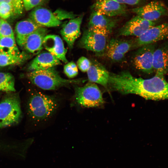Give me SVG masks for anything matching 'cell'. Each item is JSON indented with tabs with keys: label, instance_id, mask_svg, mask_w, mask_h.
Masks as SVG:
<instances>
[{
	"label": "cell",
	"instance_id": "obj_1",
	"mask_svg": "<svg viewBox=\"0 0 168 168\" xmlns=\"http://www.w3.org/2000/svg\"><path fill=\"white\" fill-rule=\"evenodd\" d=\"M108 86L122 94H135L147 100L168 99V82L163 76L156 75L144 79L135 77L127 71L110 73Z\"/></svg>",
	"mask_w": 168,
	"mask_h": 168
},
{
	"label": "cell",
	"instance_id": "obj_2",
	"mask_svg": "<svg viewBox=\"0 0 168 168\" xmlns=\"http://www.w3.org/2000/svg\"><path fill=\"white\" fill-rule=\"evenodd\" d=\"M58 105V101L54 97L36 91L32 93L28 99L27 113L32 120L40 122L52 116Z\"/></svg>",
	"mask_w": 168,
	"mask_h": 168
},
{
	"label": "cell",
	"instance_id": "obj_3",
	"mask_svg": "<svg viewBox=\"0 0 168 168\" xmlns=\"http://www.w3.org/2000/svg\"><path fill=\"white\" fill-rule=\"evenodd\" d=\"M27 77L31 82L45 90H55L71 84L80 83L78 79H66L62 78L54 67L30 72Z\"/></svg>",
	"mask_w": 168,
	"mask_h": 168
},
{
	"label": "cell",
	"instance_id": "obj_4",
	"mask_svg": "<svg viewBox=\"0 0 168 168\" xmlns=\"http://www.w3.org/2000/svg\"><path fill=\"white\" fill-rule=\"evenodd\" d=\"M22 116L19 95L8 93L0 102V129L18 123Z\"/></svg>",
	"mask_w": 168,
	"mask_h": 168
},
{
	"label": "cell",
	"instance_id": "obj_5",
	"mask_svg": "<svg viewBox=\"0 0 168 168\" xmlns=\"http://www.w3.org/2000/svg\"><path fill=\"white\" fill-rule=\"evenodd\" d=\"M75 97L80 105L90 108L99 106L104 103L102 93L97 86L89 82L82 87L75 88Z\"/></svg>",
	"mask_w": 168,
	"mask_h": 168
},
{
	"label": "cell",
	"instance_id": "obj_6",
	"mask_svg": "<svg viewBox=\"0 0 168 168\" xmlns=\"http://www.w3.org/2000/svg\"><path fill=\"white\" fill-rule=\"evenodd\" d=\"M108 37L96 29L88 27L84 31L78 44L81 48L102 56L105 53Z\"/></svg>",
	"mask_w": 168,
	"mask_h": 168
},
{
	"label": "cell",
	"instance_id": "obj_7",
	"mask_svg": "<svg viewBox=\"0 0 168 168\" xmlns=\"http://www.w3.org/2000/svg\"><path fill=\"white\" fill-rule=\"evenodd\" d=\"M168 40V23L153 26L133 41V48Z\"/></svg>",
	"mask_w": 168,
	"mask_h": 168
},
{
	"label": "cell",
	"instance_id": "obj_8",
	"mask_svg": "<svg viewBox=\"0 0 168 168\" xmlns=\"http://www.w3.org/2000/svg\"><path fill=\"white\" fill-rule=\"evenodd\" d=\"M155 49L153 44L138 48L132 58L133 63L135 68L147 73L153 72V54Z\"/></svg>",
	"mask_w": 168,
	"mask_h": 168
},
{
	"label": "cell",
	"instance_id": "obj_9",
	"mask_svg": "<svg viewBox=\"0 0 168 168\" xmlns=\"http://www.w3.org/2000/svg\"><path fill=\"white\" fill-rule=\"evenodd\" d=\"M155 24L154 22L146 20L136 15L119 29L118 34L119 36H135L138 37Z\"/></svg>",
	"mask_w": 168,
	"mask_h": 168
},
{
	"label": "cell",
	"instance_id": "obj_10",
	"mask_svg": "<svg viewBox=\"0 0 168 168\" xmlns=\"http://www.w3.org/2000/svg\"><path fill=\"white\" fill-rule=\"evenodd\" d=\"M131 11L142 18L152 22L168 12V9L164 4L158 1H152L143 6L133 8Z\"/></svg>",
	"mask_w": 168,
	"mask_h": 168
},
{
	"label": "cell",
	"instance_id": "obj_11",
	"mask_svg": "<svg viewBox=\"0 0 168 168\" xmlns=\"http://www.w3.org/2000/svg\"><path fill=\"white\" fill-rule=\"evenodd\" d=\"M29 18L39 26L44 27L57 26L62 23L51 11L40 6L32 9Z\"/></svg>",
	"mask_w": 168,
	"mask_h": 168
},
{
	"label": "cell",
	"instance_id": "obj_12",
	"mask_svg": "<svg viewBox=\"0 0 168 168\" xmlns=\"http://www.w3.org/2000/svg\"><path fill=\"white\" fill-rule=\"evenodd\" d=\"M92 8L98 14L111 17L124 15L127 11L125 4L112 0L96 1Z\"/></svg>",
	"mask_w": 168,
	"mask_h": 168
},
{
	"label": "cell",
	"instance_id": "obj_13",
	"mask_svg": "<svg viewBox=\"0 0 168 168\" xmlns=\"http://www.w3.org/2000/svg\"><path fill=\"white\" fill-rule=\"evenodd\" d=\"M43 46L48 52L61 61L65 63H68L66 57L67 49L62 40L58 35H47L44 40Z\"/></svg>",
	"mask_w": 168,
	"mask_h": 168
},
{
	"label": "cell",
	"instance_id": "obj_14",
	"mask_svg": "<svg viewBox=\"0 0 168 168\" xmlns=\"http://www.w3.org/2000/svg\"><path fill=\"white\" fill-rule=\"evenodd\" d=\"M83 16L82 15L71 19L60 31L62 36L70 49L72 48L75 41L80 34Z\"/></svg>",
	"mask_w": 168,
	"mask_h": 168
},
{
	"label": "cell",
	"instance_id": "obj_15",
	"mask_svg": "<svg viewBox=\"0 0 168 168\" xmlns=\"http://www.w3.org/2000/svg\"><path fill=\"white\" fill-rule=\"evenodd\" d=\"M48 32L46 28L39 27L28 36L23 47L30 53L38 54L43 48L44 40Z\"/></svg>",
	"mask_w": 168,
	"mask_h": 168
},
{
	"label": "cell",
	"instance_id": "obj_16",
	"mask_svg": "<svg viewBox=\"0 0 168 168\" xmlns=\"http://www.w3.org/2000/svg\"><path fill=\"white\" fill-rule=\"evenodd\" d=\"M153 68L156 75L164 76L168 72V44L155 49L153 54Z\"/></svg>",
	"mask_w": 168,
	"mask_h": 168
},
{
	"label": "cell",
	"instance_id": "obj_17",
	"mask_svg": "<svg viewBox=\"0 0 168 168\" xmlns=\"http://www.w3.org/2000/svg\"><path fill=\"white\" fill-rule=\"evenodd\" d=\"M87 72L88 79L91 82L99 84L105 87L108 86L110 73L97 61L94 60L91 62Z\"/></svg>",
	"mask_w": 168,
	"mask_h": 168
},
{
	"label": "cell",
	"instance_id": "obj_18",
	"mask_svg": "<svg viewBox=\"0 0 168 168\" xmlns=\"http://www.w3.org/2000/svg\"><path fill=\"white\" fill-rule=\"evenodd\" d=\"M60 60L48 52L40 53L33 60L28 69L30 72L45 69L60 65Z\"/></svg>",
	"mask_w": 168,
	"mask_h": 168
},
{
	"label": "cell",
	"instance_id": "obj_19",
	"mask_svg": "<svg viewBox=\"0 0 168 168\" xmlns=\"http://www.w3.org/2000/svg\"><path fill=\"white\" fill-rule=\"evenodd\" d=\"M40 27L29 18L17 22L15 27V32L17 44L23 47L28 36Z\"/></svg>",
	"mask_w": 168,
	"mask_h": 168
},
{
	"label": "cell",
	"instance_id": "obj_20",
	"mask_svg": "<svg viewBox=\"0 0 168 168\" xmlns=\"http://www.w3.org/2000/svg\"><path fill=\"white\" fill-rule=\"evenodd\" d=\"M117 22L116 19L111 17L98 14L93 11L90 17L88 27L105 29L111 33L116 26Z\"/></svg>",
	"mask_w": 168,
	"mask_h": 168
},
{
	"label": "cell",
	"instance_id": "obj_21",
	"mask_svg": "<svg viewBox=\"0 0 168 168\" xmlns=\"http://www.w3.org/2000/svg\"><path fill=\"white\" fill-rule=\"evenodd\" d=\"M0 53L14 55L22 54L17 47L15 37H10L0 38Z\"/></svg>",
	"mask_w": 168,
	"mask_h": 168
},
{
	"label": "cell",
	"instance_id": "obj_22",
	"mask_svg": "<svg viewBox=\"0 0 168 168\" xmlns=\"http://www.w3.org/2000/svg\"><path fill=\"white\" fill-rule=\"evenodd\" d=\"M15 80L8 72H0V91L10 93L15 92Z\"/></svg>",
	"mask_w": 168,
	"mask_h": 168
},
{
	"label": "cell",
	"instance_id": "obj_23",
	"mask_svg": "<svg viewBox=\"0 0 168 168\" xmlns=\"http://www.w3.org/2000/svg\"><path fill=\"white\" fill-rule=\"evenodd\" d=\"M107 43L120 53L125 55L133 49V40H125L113 38Z\"/></svg>",
	"mask_w": 168,
	"mask_h": 168
},
{
	"label": "cell",
	"instance_id": "obj_24",
	"mask_svg": "<svg viewBox=\"0 0 168 168\" xmlns=\"http://www.w3.org/2000/svg\"><path fill=\"white\" fill-rule=\"evenodd\" d=\"M22 54L20 55H14L0 53V67L21 63L26 58Z\"/></svg>",
	"mask_w": 168,
	"mask_h": 168
},
{
	"label": "cell",
	"instance_id": "obj_25",
	"mask_svg": "<svg viewBox=\"0 0 168 168\" xmlns=\"http://www.w3.org/2000/svg\"><path fill=\"white\" fill-rule=\"evenodd\" d=\"M105 54L108 57L114 62H122L124 60L125 58V55L119 53L108 43Z\"/></svg>",
	"mask_w": 168,
	"mask_h": 168
},
{
	"label": "cell",
	"instance_id": "obj_26",
	"mask_svg": "<svg viewBox=\"0 0 168 168\" xmlns=\"http://www.w3.org/2000/svg\"><path fill=\"white\" fill-rule=\"evenodd\" d=\"M4 2L9 4L13 10V16L18 17L23 13L24 7L22 0H0V2Z\"/></svg>",
	"mask_w": 168,
	"mask_h": 168
},
{
	"label": "cell",
	"instance_id": "obj_27",
	"mask_svg": "<svg viewBox=\"0 0 168 168\" xmlns=\"http://www.w3.org/2000/svg\"><path fill=\"white\" fill-rule=\"evenodd\" d=\"M0 38L15 37L12 29L10 24L5 20L0 18Z\"/></svg>",
	"mask_w": 168,
	"mask_h": 168
},
{
	"label": "cell",
	"instance_id": "obj_28",
	"mask_svg": "<svg viewBox=\"0 0 168 168\" xmlns=\"http://www.w3.org/2000/svg\"><path fill=\"white\" fill-rule=\"evenodd\" d=\"M64 72L69 78H72L76 77L78 73V70L76 64L73 61L68 62L63 68Z\"/></svg>",
	"mask_w": 168,
	"mask_h": 168
},
{
	"label": "cell",
	"instance_id": "obj_29",
	"mask_svg": "<svg viewBox=\"0 0 168 168\" xmlns=\"http://www.w3.org/2000/svg\"><path fill=\"white\" fill-rule=\"evenodd\" d=\"M12 8L8 3L2 2H0V17L1 18L6 20L13 16Z\"/></svg>",
	"mask_w": 168,
	"mask_h": 168
},
{
	"label": "cell",
	"instance_id": "obj_30",
	"mask_svg": "<svg viewBox=\"0 0 168 168\" xmlns=\"http://www.w3.org/2000/svg\"><path fill=\"white\" fill-rule=\"evenodd\" d=\"M53 13L56 18L60 21L65 19H71L77 17V15L72 12L67 11L60 9L56 10Z\"/></svg>",
	"mask_w": 168,
	"mask_h": 168
},
{
	"label": "cell",
	"instance_id": "obj_31",
	"mask_svg": "<svg viewBox=\"0 0 168 168\" xmlns=\"http://www.w3.org/2000/svg\"><path fill=\"white\" fill-rule=\"evenodd\" d=\"M91 65V62L86 58L82 56L77 62V66L79 69L83 72H87Z\"/></svg>",
	"mask_w": 168,
	"mask_h": 168
},
{
	"label": "cell",
	"instance_id": "obj_32",
	"mask_svg": "<svg viewBox=\"0 0 168 168\" xmlns=\"http://www.w3.org/2000/svg\"><path fill=\"white\" fill-rule=\"evenodd\" d=\"M24 9L28 11L42 4L46 0H22Z\"/></svg>",
	"mask_w": 168,
	"mask_h": 168
},
{
	"label": "cell",
	"instance_id": "obj_33",
	"mask_svg": "<svg viewBox=\"0 0 168 168\" xmlns=\"http://www.w3.org/2000/svg\"><path fill=\"white\" fill-rule=\"evenodd\" d=\"M106 0H96L98 1H102ZM119 3L127 4L129 5H135L140 3L142 0H112Z\"/></svg>",
	"mask_w": 168,
	"mask_h": 168
},
{
	"label": "cell",
	"instance_id": "obj_34",
	"mask_svg": "<svg viewBox=\"0 0 168 168\" xmlns=\"http://www.w3.org/2000/svg\"><path fill=\"white\" fill-rule=\"evenodd\" d=\"M2 147V145L0 144V149Z\"/></svg>",
	"mask_w": 168,
	"mask_h": 168
},
{
	"label": "cell",
	"instance_id": "obj_35",
	"mask_svg": "<svg viewBox=\"0 0 168 168\" xmlns=\"http://www.w3.org/2000/svg\"></svg>",
	"mask_w": 168,
	"mask_h": 168
},
{
	"label": "cell",
	"instance_id": "obj_36",
	"mask_svg": "<svg viewBox=\"0 0 168 168\" xmlns=\"http://www.w3.org/2000/svg\"></svg>",
	"mask_w": 168,
	"mask_h": 168
}]
</instances>
